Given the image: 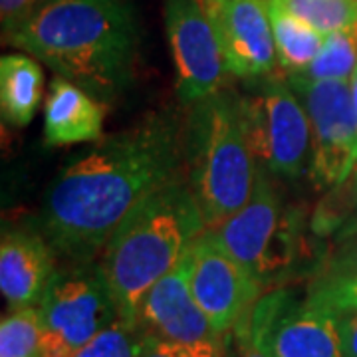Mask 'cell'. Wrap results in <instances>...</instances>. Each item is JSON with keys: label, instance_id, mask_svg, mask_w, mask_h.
I'll return each mask as SVG.
<instances>
[{"label": "cell", "instance_id": "5b68a950", "mask_svg": "<svg viewBox=\"0 0 357 357\" xmlns=\"http://www.w3.org/2000/svg\"><path fill=\"white\" fill-rule=\"evenodd\" d=\"M246 84L238 98L256 167L272 177L300 178L312 163V128L304 103L278 74Z\"/></svg>", "mask_w": 357, "mask_h": 357}, {"label": "cell", "instance_id": "5bb4252c", "mask_svg": "<svg viewBox=\"0 0 357 357\" xmlns=\"http://www.w3.org/2000/svg\"><path fill=\"white\" fill-rule=\"evenodd\" d=\"M270 347L274 357H344L337 314L288 294L274 321Z\"/></svg>", "mask_w": 357, "mask_h": 357}, {"label": "cell", "instance_id": "277c9868", "mask_svg": "<svg viewBox=\"0 0 357 357\" xmlns=\"http://www.w3.org/2000/svg\"><path fill=\"white\" fill-rule=\"evenodd\" d=\"M185 177L206 229L232 217L250 199L256 161L246 139L236 89H218L189 105Z\"/></svg>", "mask_w": 357, "mask_h": 357}, {"label": "cell", "instance_id": "8992f818", "mask_svg": "<svg viewBox=\"0 0 357 357\" xmlns=\"http://www.w3.org/2000/svg\"><path fill=\"white\" fill-rule=\"evenodd\" d=\"M40 357H74L119 318L102 264L72 262L56 268L38 304Z\"/></svg>", "mask_w": 357, "mask_h": 357}, {"label": "cell", "instance_id": "30bf717a", "mask_svg": "<svg viewBox=\"0 0 357 357\" xmlns=\"http://www.w3.org/2000/svg\"><path fill=\"white\" fill-rule=\"evenodd\" d=\"M192 298L220 333H229L262 296L255 274L230 256L208 230L187 250Z\"/></svg>", "mask_w": 357, "mask_h": 357}, {"label": "cell", "instance_id": "ba28073f", "mask_svg": "<svg viewBox=\"0 0 357 357\" xmlns=\"http://www.w3.org/2000/svg\"><path fill=\"white\" fill-rule=\"evenodd\" d=\"M137 326L169 345L178 357H225L227 354L229 333L218 332L192 298L187 255L145 294Z\"/></svg>", "mask_w": 357, "mask_h": 357}, {"label": "cell", "instance_id": "cb8c5ba5", "mask_svg": "<svg viewBox=\"0 0 357 357\" xmlns=\"http://www.w3.org/2000/svg\"><path fill=\"white\" fill-rule=\"evenodd\" d=\"M145 332L137 324L117 318L89 340L74 357H141Z\"/></svg>", "mask_w": 357, "mask_h": 357}, {"label": "cell", "instance_id": "603a6c76", "mask_svg": "<svg viewBox=\"0 0 357 357\" xmlns=\"http://www.w3.org/2000/svg\"><path fill=\"white\" fill-rule=\"evenodd\" d=\"M282 4L324 36L357 24V0H282Z\"/></svg>", "mask_w": 357, "mask_h": 357}, {"label": "cell", "instance_id": "52a82bcc", "mask_svg": "<svg viewBox=\"0 0 357 357\" xmlns=\"http://www.w3.org/2000/svg\"><path fill=\"white\" fill-rule=\"evenodd\" d=\"M286 79L310 117V178L318 189H332L357 169V115L349 82L310 79L298 72H286Z\"/></svg>", "mask_w": 357, "mask_h": 357}, {"label": "cell", "instance_id": "3957f363", "mask_svg": "<svg viewBox=\"0 0 357 357\" xmlns=\"http://www.w3.org/2000/svg\"><path fill=\"white\" fill-rule=\"evenodd\" d=\"M204 230L206 222L185 175L147 195L121 220L102 258L119 318L137 324L145 294L177 266Z\"/></svg>", "mask_w": 357, "mask_h": 357}, {"label": "cell", "instance_id": "f546056e", "mask_svg": "<svg viewBox=\"0 0 357 357\" xmlns=\"http://www.w3.org/2000/svg\"><path fill=\"white\" fill-rule=\"evenodd\" d=\"M42 2H46V0H38V6L42 4ZM38 6H36V8H38Z\"/></svg>", "mask_w": 357, "mask_h": 357}, {"label": "cell", "instance_id": "2e32d148", "mask_svg": "<svg viewBox=\"0 0 357 357\" xmlns=\"http://www.w3.org/2000/svg\"><path fill=\"white\" fill-rule=\"evenodd\" d=\"M306 302L333 314L357 310V232L337 234V244L310 280Z\"/></svg>", "mask_w": 357, "mask_h": 357}, {"label": "cell", "instance_id": "e0dca14e", "mask_svg": "<svg viewBox=\"0 0 357 357\" xmlns=\"http://www.w3.org/2000/svg\"><path fill=\"white\" fill-rule=\"evenodd\" d=\"M44 72L30 54H6L0 60V114L13 128H26L38 112Z\"/></svg>", "mask_w": 357, "mask_h": 357}, {"label": "cell", "instance_id": "7a4b0ae2", "mask_svg": "<svg viewBox=\"0 0 357 357\" xmlns=\"http://www.w3.org/2000/svg\"><path fill=\"white\" fill-rule=\"evenodd\" d=\"M8 44L102 103L135 79L141 24L135 0H46Z\"/></svg>", "mask_w": 357, "mask_h": 357}, {"label": "cell", "instance_id": "6da1fadb", "mask_svg": "<svg viewBox=\"0 0 357 357\" xmlns=\"http://www.w3.org/2000/svg\"><path fill=\"white\" fill-rule=\"evenodd\" d=\"M185 175V119L157 109L68 159L52 181L40 232L54 252L93 262L137 204Z\"/></svg>", "mask_w": 357, "mask_h": 357}, {"label": "cell", "instance_id": "f1b7e54d", "mask_svg": "<svg viewBox=\"0 0 357 357\" xmlns=\"http://www.w3.org/2000/svg\"><path fill=\"white\" fill-rule=\"evenodd\" d=\"M356 232H357V215L354 217V220H351V222H349L342 232H337V234H356Z\"/></svg>", "mask_w": 357, "mask_h": 357}, {"label": "cell", "instance_id": "9c48e42d", "mask_svg": "<svg viewBox=\"0 0 357 357\" xmlns=\"http://www.w3.org/2000/svg\"><path fill=\"white\" fill-rule=\"evenodd\" d=\"M163 16L183 105L222 89L229 70L215 28L199 0H163Z\"/></svg>", "mask_w": 357, "mask_h": 357}, {"label": "cell", "instance_id": "484cf974", "mask_svg": "<svg viewBox=\"0 0 357 357\" xmlns=\"http://www.w3.org/2000/svg\"><path fill=\"white\" fill-rule=\"evenodd\" d=\"M340 342L344 357H357V310H347L337 314Z\"/></svg>", "mask_w": 357, "mask_h": 357}, {"label": "cell", "instance_id": "4316f807", "mask_svg": "<svg viewBox=\"0 0 357 357\" xmlns=\"http://www.w3.org/2000/svg\"><path fill=\"white\" fill-rule=\"evenodd\" d=\"M141 357H178L171 347H167L161 340H157L151 333H145L143 337V347H141Z\"/></svg>", "mask_w": 357, "mask_h": 357}, {"label": "cell", "instance_id": "7c38bea8", "mask_svg": "<svg viewBox=\"0 0 357 357\" xmlns=\"http://www.w3.org/2000/svg\"><path fill=\"white\" fill-rule=\"evenodd\" d=\"M280 195L274 187L272 175L262 167H256L255 189L246 204L232 217L206 230L264 286L266 276L274 268L272 243L280 227Z\"/></svg>", "mask_w": 357, "mask_h": 357}, {"label": "cell", "instance_id": "d6986e66", "mask_svg": "<svg viewBox=\"0 0 357 357\" xmlns=\"http://www.w3.org/2000/svg\"><path fill=\"white\" fill-rule=\"evenodd\" d=\"M286 296L288 292L284 290L260 296L255 306L236 324L232 333L238 357H274L270 347V335Z\"/></svg>", "mask_w": 357, "mask_h": 357}, {"label": "cell", "instance_id": "83f0119b", "mask_svg": "<svg viewBox=\"0 0 357 357\" xmlns=\"http://www.w3.org/2000/svg\"><path fill=\"white\" fill-rule=\"evenodd\" d=\"M349 91H351V102H354V109H356V115H357V66H356L354 76H351V79H349Z\"/></svg>", "mask_w": 357, "mask_h": 357}, {"label": "cell", "instance_id": "d4e9b609", "mask_svg": "<svg viewBox=\"0 0 357 357\" xmlns=\"http://www.w3.org/2000/svg\"><path fill=\"white\" fill-rule=\"evenodd\" d=\"M38 6V0H0V20H2V38L4 42L30 20Z\"/></svg>", "mask_w": 357, "mask_h": 357}, {"label": "cell", "instance_id": "ffe728a7", "mask_svg": "<svg viewBox=\"0 0 357 357\" xmlns=\"http://www.w3.org/2000/svg\"><path fill=\"white\" fill-rule=\"evenodd\" d=\"M357 66V40L354 30H337L326 34L318 56L306 70L298 72L310 79L349 82Z\"/></svg>", "mask_w": 357, "mask_h": 357}, {"label": "cell", "instance_id": "9a60e30c", "mask_svg": "<svg viewBox=\"0 0 357 357\" xmlns=\"http://www.w3.org/2000/svg\"><path fill=\"white\" fill-rule=\"evenodd\" d=\"M103 117L105 103L74 82L56 76L44 103V143L48 147L96 143L103 137Z\"/></svg>", "mask_w": 357, "mask_h": 357}, {"label": "cell", "instance_id": "7402d4cb", "mask_svg": "<svg viewBox=\"0 0 357 357\" xmlns=\"http://www.w3.org/2000/svg\"><path fill=\"white\" fill-rule=\"evenodd\" d=\"M42 324L38 306L10 310L0 321V357H40Z\"/></svg>", "mask_w": 357, "mask_h": 357}, {"label": "cell", "instance_id": "44dd1931", "mask_svg": "<svg viewBox=\"0 0 357 357\" xmlns=\"http://www.w3.org/2000/svg\"><path fill=\"white\" fill-rule=\"evenodd\" d=\"M357 215V169L344 183L328 189L326 197L314 208L310 229L316 236H332L354 220Z\"/></svg>", "mask_w": 357, "mask_h": 357}, {"label": "cell", "instance_id": "8fae6325", "mask_svg": "<svg viewBox=\"0 0 357 357\" xmlns=\"http://www.w3.org/2000/svg\"><path fill=\"white\" fill-rule=\"evenodd\" d=\"M215 28L230 76L244 82L274 74L276 46L266 0H199Z\"/></svg>", "mask_w": 357, "mask_h": 357}, {"label": "cell", "instance_id": "ac0fdd59", "mask_svg": "<svg viewBox=\"0 0 357 357\" xmlns=\"http://www.w3.org/2000/svg\"><path fill=\"white\" fill-rule=\"evenodd\" d=\"M268 18L272 26V36L276 46V56L284 70L302 72L318 56L324 44V34L318 32L306 20L290 13L282 0H266Z\"/></svg>", "mask_w": 357, "mask_h": 357}, {"label": "cell", "instance_id": "4fadbf2b", "mask_svg": "<svg viewBox=\"0 0 357 357\" xmlns=\"http://www.w3.org/2000/svg\"><path fill=\"white\" fill-rule=\"evenodd\" d=\"M54 248L40 230L6 229L0 241V292L10 310L36 306L56 272Z\"/></svg>", "mask_w": 357, "mask_h": 357}]
</instances>
